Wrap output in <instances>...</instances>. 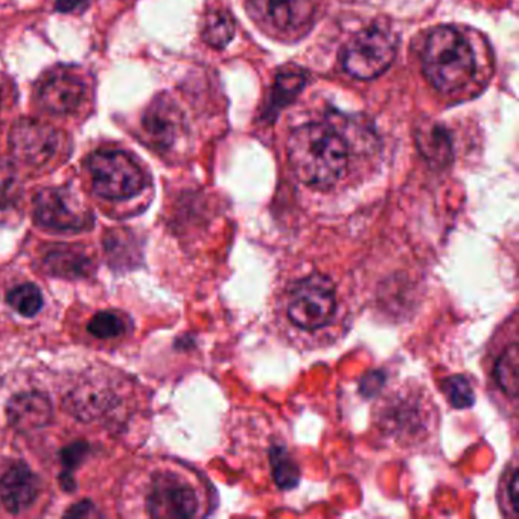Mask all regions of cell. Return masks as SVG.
<instances>
[{"label": "cell", "instance_id": "cell-1", "mask_svg": "<svg viewBox=\"0 0 519 519\" xmlns=\"http://www.w3.org/2000/svg\"><path fill=\"white\" fill-rule=\"evenodd\" d=\"M288 162L300 182L313 188H331L344 176L349 145L329 124H305L288 136Z\"/></svg>", "mask_w": 519, "mask_h": 519}, {"label": "cell", "instance_id": "cell-2", "mask_svg": "<svg viewBox=\"0 0 519 519\" xmlns=\"http://www.w3.org/2000/svg\"><path fill=\"white\" fill-rule=\"evenodd\" d=\"M424 72L440 92L462 89L475 72L474 52L459 32L448 26L434 29L425 43Z\"/></svg>", "mask_w": 519, "mask_h": 519}, {"label": "cell", "instance_id": "cell-3", "mask_svg": "<svg viewBox=\"0 0 519 519\" xmlns=\"http://www.w3.org/2000/svg\"><path fill=\"white\" fill-rule=\"evenodd\" d=\"M337 291L323 274H309L297 281L288 293V319L303 331H319L334 319Z\"/></svg>", "mask_w": 519, "mask_h": 519}, {"label": "cell", "instance_id": "cell-4", "mask_svg": "<svg viewBox=\"0 0 519 519\" xmlns=\"http://www.w3.org/2000/svg\"><path fill=\"white\" fill-rule=\"evenodd\" d=\"M87 165L93 191L106 200H128L145 188L144 171L125 151H96Z\"/></svg>", "mask_w": 519, "mask_h": 519}, {"label": "cell", "instance_id": "cell-5", "mask_svg": "<svg viewBox=\"0 0 519 519\" xmlns=\"http://www.w3.org/2000/svg\"><path fill=\"white\" fill-rule=\"evenodd\" d=\"M398 52L395 34L383 26H370L358 32L343 49L344 71L358 80H372L392 66Z\"/></svg>", "mask_w": 519, "mask_h": 519}, {"label": "cell", "instance_id": "cell-6", "mask_svg": "<svg viewBox=\"0 0 519 519\" xmlns=\"http://www.w3.org/2000/svg\"><path fill=\"white\" fill-rule=\"evenodd\" d=\"M34 218L40 226L60 232H81L93 223L89 207L69 189H43L34 198Z\"/></svg>", "mask_w": 519, "mask_h": 519}, {"label": "cell", "instance_id": "cell-7", "mask_svg": "<svg viewBox=\"0 0 519 519\" xmlns=\"http://www.w3.org/2000/svg\"><path fill=\"white\" fill-rule=\"evenodd\" d=\"M256 22L279 39L302 36L313 22V0H252Z\"/></svg>", "mask_w": 519, "mask_h": 519}, {"label": "cell", "instance_id": "cell-8", "mask_svg": "<svg viewBox=\"0 0 519 519\" xmlns=\"http://www.w3.org/2000/svg\"><path fill=\"white\" fill-rule=\"evenodd\" d=\"M58 145V131L37 119H20L10 131L11 153L25 165H45L57 153Z\"/></svg>", "mask_w": 519, "mask_h": 519}, {"label": "cell", "instance_id": "cell-9", "mask_svg": "<svg viewBox=\"0 0 519 519\" xmlns=\"http://www.w3.org/2000/svg\"><path fill=\"white\" fill-rule=\"evenodd\" d=\"M200 509L197 491L176 475H162L148 497L154 518H192Z\"/></svg>", "mask_w": 519, "mask_h": 519}, {"label": "cell", "instance_id": "cell-10", "mask_svg": "<svg viewBox=\"0 0 519 519\" xmlns=\"http://www.w3.org/2000/svg\"><path fill=\"white\" fill-rule=\"evenodd\" d=\"M86 96V84L78 75L60 71L49 75L40 87L39 99L43 109L52 115L74 113Z\"/></svg>", "mask_w": 519, "mask_h": 519}, {"label": "cell", "instance_id": "cell-11", "mask_svg": "<svg viewBox=\"0 0 519 519\" xmlns=\"http://www.w3.org/2000/svg\"><path fill=\"white\" fill-rule=\"evenodd\" d=\"M145 133L157 148H169L177 141L183 127V116L176 102L159 96L151 102L144 115Z\"/></svg>", "mask_w": 519, "mask_h": 519}, {"label": "cell", "instance_id": "cell-12", "mask_svg": "<svg viewBox=\"0 0 519 519\" xmlns=\"http://www.w3.org/2000/svg\"><path fill=\"white\" fill-rule=\"evenodd\" d=\"M39 495L36 475L23 463L11 466L0 478V500L11 513L28 509Z\"/></svg>", "mask_w": 519, "mask_h": 519}, {"label": "cell", "instance_id": "cell-13", "mask_svg": "<svg viewBox=\"0 0 519 519\" xmlns=\"http://www.w3.org/2000/svg\"><path fill=\"white\" fill-rule=\"evenodd\" d=\"M52 416L51 404L40 393H22L11 399L8 419L19 431L37 430L45 427Z\"/></svg>", "mask_w": 519, "mask_h": 519}, {"label": "cell", "instance_id": "cell-14", "mask_svg": "<svg viewBox=\"0 0 519 519\" xmlns=\"http://www.w3.org/2000/svg\"><path fill=\"white\" fill-rule=\"evenodd\" d=\"M90 265V259L74 247H57L45 258L46 270L58 278H84L89 274Z\"/></svg>", "mask_w": 519, "mask_h": 519}, {"label": "cell", "instance_id": "cell-15", "mask_svg": "<svg viewBox=\"0 0 519 519\" xmlns=\"http://www.w3.org/2000/svg\"><path fill=\"white\" fill-rule=\"evenodd\" d=\"M495 378L498 386L510 398L518 396L519 389V354L518 344H510L500 355L495 364Z\"/></svg>", "mask_w": 519, "mask_h": 519}, {"label": "cell", "instance_id": "cell-16", "mask_svg": "<svg viewBox=\"0 0 519 519\" xmlns=\"http://www.w3.org/2000/svg\"><path fill=\"white\" fill-rule=\"evenodd\" d=\"M418 139L422 154L428 160L437 163L448 162L449 157H451V139H449L445 128L436 124L431 125L428 130H422Z\"/></svg>", "mask_w": 519, "mask_h": 519}, {"label": "cell", "instance_id": "cell-17", "mask_svg": "<svg viewBox=\"0 0 519 519\" xmlns=\"http://www.w3.org/2000/svg\"><path fill=\"white\" fill-rule=\"evenodd\" d=\"M235 36V25L229 14L223 11H212L204 22L203 39L212 48L223 49L232 42Z\"/></svg>", "mask_w": 519, "mask_h": 519}, {"label": "cell", "instance_id": "cell-18", "mask_svg": "<svg viewBox=\"0 0 519 519\" xmlns=\"http://www.w3.org/2000/svg\"><path fill=\"white\" fill-rule=\"evenodd\" d=\"M271 471L273 478L279 488L288 491L296 488L300 480V471L293 457L288 454L287 449L274 446L270 453Z\"/></svg>", "mask_w": 519, "mask_h": 519}, {"label": "cell", "instance_id": "cell-19", "mask_svg": "<svg viewBox=\"0 0 519 519\" xmlns=\"http://www.w3.org/2000/svg\"><path fill=\"white\" fill-rule=\"evenodd\" d=\"M8 305L20 316L34 317L43 306V297L37 285L23 284L8 293Z\"/></svg>", "mask_w": 519, "mask_h": 519}, {"label": "cell", "instance_id": "cell-20", "mask_svg": "<svg viewBox=\"0 0 519 519\" xmlns=\"http://www.w3.org/2000/svg\"><path fill=\"white\" fill-rule=\"evenodd\" d=\"M442 392L445 393L446 399L454 408L466 410V408H471L474 405V389H472L471 381L466 376H449L442 383Z\"/></svg>", "mask_w": 519, "mask_h": 519}, {"label": "cell", "instance_id": "cell-21", "mask_svg": "<svg viewBox=\"0 0 519 519\" xmlns=\"http://www.w3.org/2000/svg\"><path fill=\"white\" fill-rule=\"evenodd\" d=\"M20 197V182L10 160L0 157V211L13 207Z\"/></svg>", "mask_w": 519, "mask_h": 519}, {"label": "cell", "instance_id": "cell-22", "mask_svg": "<svg viewBox=\"0 0 519 519\" xmlns=\"http://www.w3.org/2000/svg\"><path fill=\"white\" fill-rule=\"evenodd\" d=\"M305 84V77L300 74L281 75L274 84L273 104L271 110H281L287 106L288 102L296 98L297 93L302 90Z\"/></svg>", "mask_w": 519, "mask_h": 519}, {"label": "cell", "instance_id": "cell-23", "mask_svg": "<svg viewBox=\"0 0 519 519\" xmlns=\"http://www.w3.org/2000/svg\"><path fill=\"white\" fill-rule=\"evenodd\" d=\"M87 331L93 337L102 338V340L119 337L124 332V320L118 314L104 311V313H98L96 316H93V319L87 325Z\"/></svg>", "mask_w": 519, "mask_h": 519}, {"label": "cell", "instance_id": "cell-24", "mask_svg": "<svg viewBox=\"0 0 519 519\" xmlns=\"http://www.w3.org/2000/svg\"><path fill=\"white\" fill-rule=\"evenodd\" d=\"M506 497L507 500H509V509L512 510V515H518L519 472L516 468H513L512 471H510L509 478H507Z\"/></svg>", "mask_w": 519, "mask_h": 519}, {"label": "cell", "instance_id": "cell-25", "mask_svg": "<svg viewBox=\"0 0 519 519\" xmlns=\"http://www.w3.org/2000/svg\"><path fill=\"white\" fill-rule=\"evenodd\" d=\"M63 462L66 466H77L86 456V445H72L71 448L64 449Z\"/></svg>", "mask_w": 519, "mask_h": 519}, {"label": "cell", "instance_id": "cell-26", "mask_svg": "<svg viewBox=\"0 0 519 519\" xmlns=\"http://www.w3.org/2000/svg\"><path fill=\"white\" fill-rule=\"evenodd\" d=\"M89 4L90 0H57L55 8L63 14L81 13Z\"/></svg>", "mask_w": 519, "mask_h": 519}, {"label": "cell", "instance_id": "cell-27", "mask_svg": "<svg viewBox=\"0 0 519 519\" xmlns=\"http://www.w3.org/2000/svg\"><path fill=\"white\" fill-rule=\"evenodd\" d=\"M90 510H93V506L90 503H84L77 504V506H74V509L69 510V512L66 513V515H74V516H89Z\"/></svg>", "mask_w": 519, "mask_h": 519}]
</instances>
